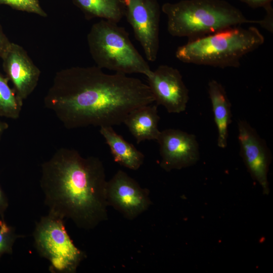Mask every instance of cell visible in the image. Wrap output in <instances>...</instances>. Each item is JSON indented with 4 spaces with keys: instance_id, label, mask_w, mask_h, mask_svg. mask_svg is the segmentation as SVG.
I'll list each match as a JSON object with an SVG mask.
<instances>
[{
    "instance_id": "cell-17",
    "label": "cell",
    "mask_w": 273,
    "mask_h": 273,
    "mask_svg": "<svg viewBox=\"0 0 273 273\" xmlns=\"http://www.w3.org/2000/svg\"><path fill=\"white\" fill-rule=\"evenodd\" d=\"M8 80L0 72V116L16 119L20 116L23 103L10 87Z\"/></svg>"
},
{
    "instance_id": "cell-16",
    "label": "cell",
    "mask_w": 273,
    "mask_h": 273,
    "mask_svg": "<svg viewBox=\"0 0 273 273\" xmlns=\"http://www.w3.org/2000/svg\"><path fill=\"white\" fill-rule=\"evenodd\" d=\"M87 20L95 18L118 23L124 16L122 0H73Z\"/></svg>"
},
{
    "instance_id": "cell-5",
    "label": "cell",
    "mask_w": 273,
    "mask_h": 273,
    "mask_svg": "<svg viewBox=\"0 0 273 273\" xmlns=\"http://www.w3.org/2000/svg\"><path fill=\"white\" fill-rule=\"evenodd\" d=\"M90 55L101 69L124 74L151 73L149 64L131 43L125 29L102 19L94 24L87 36Z\"/></svg>"
},
{
    "instance_id": "cell-10",
    "label": "cell",
    "mask_w": 273,
    "mask_h": 273,
    "mask_svg": "<svg viewBox=\"0 0 273 273\" xmlns=\"http://www.w3.org/2000/svg\"><path fill=\"white\" fill-rule=\"evenodd\" d=\"M156 141L161 158L160 166L166 171L190 167L199 159V144L193 134L168 128L161 131Z\"/></svg>"
},
{
    "instance_id": "cell-20",
    "label": "cell",
    "mask_w": 273,
    "mask_h": 273,
    "mask_svg": "<svg viewBox=\"0 0 273 273\" xmlns=\"http://www.w3.org/2000/svg\"><path fill=\"white\" fill-rule=\"evenodd\" d=\"M266 12V15L264 18L259 20L258 24L262 28L272 32L273 31V9L271 5L264 9Z\"/></svg>"
},
{
    "instance_id": "cell-11",
    "label": "cell",
    "mask_w": 273,
    "mask_h": 273,
    "mask_svg": "<svg viewBox=\"0 0 273 273\" xmlns=\"http://www.w3.org/2000/svg\"><path fill=\"white\" fill-rule=\"evenodd\" d=\"M107 197L108 205L129 219L147 210L151 203L148 191L121 170L107 181Z\"/></svg>"
},
{
    "instance_id": "cell-23",
    "label": "cell",
    "mask_w": 273,
    "mask_h": 273,
    "mask_svg": "<svg viewBox=\"0 0 273 273\" xmlns=\"http://www.w3.org/2000/svg\"><path fill=\"white\" fill-rule=\"evenodd\" d=\"M9 206L8 199L0 185V216L4 218V213Z\"/></svg>"
},
{
    "instance_id": "cell-9",
    "label": "cell",
    "mask_w": 273,
    "mask_h": 273,
    "mask_svg": "<svg viewBox=\"0 0 273 273\" xmlns=\"http://www.w3.org/2000/svg\"><path fill=\"white\" fill-rule=\"evenodd\" d=\"M147 77L157 106H163L170 113L185 111L189 100V90L177 69L161 65Z\"/></svg>"
},
{
    "instance_id": "cell-1",
    "label": "cell",
    "mask_w": 273,
    "mask_h": 273,
    "mask_svg": "<svg viewBox=\"0 0 273 273\" xmlns=\"http://www.w3.org/2000/svg\"><path fill=\"white\" fill-rule=\"evenodd\" d=\"M154 102L140 79L107 74L97 66L58 71L43 101L67 129L120 125L130 112Z\"/></svg>"
},
{
    "instance_id": "cell-22",
    "label": "cell",
    "mask_w": 273,
    "mask_h": 273,
    "mask_svg": "<svg viewBox=\"0 0 273 273\" xmlns=\"http://www.w3.org/2000/svg\"><path fill=\"white\" fill-rule=\"evenodd\" d=\"M11 43V42L10 41L0 25V58H2L7 51Z\"/></svg>"
},
{
    "instance_id": "cell-12",
    "label": "cell",
    "mask_w": 273,
    "mask_h": 273,
    "mask_svg": "<svg viewBox=\"0 0 273 273\" xmlns=\"http://www.w3.org/2000/svg\"><path fill=\"white\" fill-rule=\"evenodd\" d=\"M2 59L7 77L12 82L18 99L23 103L38 84L40 75L39 69L24 49L13 42H11Z\"/></svg>"
},
{
    "instance_id": "cell-4",
    "label": "cell",
    "mask_w": 273,
    "mask_h": 273,
    "mask_svg": "<svg viewBox=\"0 0 273 273\" xmlns=\"http://www.w3.org/2000/svg\"><path fill=\"white\" fill-rule=\"evenodd\" d=\"M167 17V30L175 37H200L224 28L244 24H258L223 0H182L166 3L161 8Z\"/></svg>"
},
{
    "instance_id": "cell-2",
    "label": "cell",
    "mask_w": 273,
    "mask_h": 273,
    "mask_svg": "<svg viewBox=\"0 0 273 273\" xmlns=\"http://www.w3.org/2000/svg\"><path fill=\"white\" fill-rule=\"evenodd\" d=\"M107 185L100 159L75 149L61 148L41 165L40 186L49 213L82 229L107 219Z\"/></svg>"
},
{
    "instance_id": "cell-8",
    "label": "cell",
    "mask_w": 273,
    "mask_h": 273,
    "mask_svg": "<svg viewBox=\"0 0 273 273\" xmlns=\"http://www.w3.org/2000/svg\"><path fill=\"white\" fill-rule=\"evenodd\" d=\"M240 154L252 178L262 188L264 194L269 192L267 174L271 153L266 142L246 121L238 122Z\"/></svg>"
},
{
    "instance_id": "cell-18",
    "label": "cell",
    "mask_w": 273,
    "mask_h": 273,
    "mask_svg": "<svg viewBox=\"0 0 273 273\" xmlns=\"http://www.w3.org/2000/svg\"><path fill=\"white\" fill-rule=\"evenodd\" d=\"M22 235L16 234L14 228L9 225L4 218L0 219V259L4 254H12L13 246L17 239Z\"/></svg>"
},
{
    "instance_id": "cell-3",
    "label": "cell",
    "mask_w": 273,
    "mask_h": 273,
    "mask_svg": "<svg viewBox=\"0 0 273 273\" xmlns=\"http://www.w3.org/2000/svg\"><path fill=\"white\" fill-rule=\"evenodd\" d=\"M255 27L232 26L195 39L177 48L175 56L189 64L224 68H237L242 58L263 44Z\"/></svg>"
},
{
    "instance_id": "cell-24",
    "label": "cell",
    "mask_w": 273,
    "mask_h": 273,
    "mask_svg": "<svg viewBox=\"0 0 273 273\" xmlns=\"http://www.w3.org/2000/svg\"><path fill=\"white\" fill-rule=\"evenodd\" d=\"M9 125L7 122L0 121V140L4 132L8 128Z\"/></svg>"
},
{
    "instance_id": "cell-15",
    "label": "cell",
    "mask_w": 273,
    "mask_h": 273,
    "mask_svg": "<svg viewBox=\"0 0 273 273\" xmlns=\"http://www.w3.org/2000/svg\"><path fill=\"white\" fill-rule=\"evenodd\" d=\"M100 132L109 146L115 162L134 170L142 166L144 155L117 133L112 126L101 127Z\"/></svg>"
},
{
    "instance_id": "cell-14",
    "label": "cell",
    "mask_w": 273,
    "mask_h": 273,
    "mask_svg": "<svg viewBox=\"0 0 273 273\" xmlns=\"http://www.w3.org/2000/svg\"><path fill=\"white\" fill-rule=\"evenodd\" d=\"M208 92L217 129V146L224 149L228 145V129L232 121L231 104L224 86L217 80L209 81Z\"/></svg>"
},
{
    "instance_id": "cell-21",
    "label": "cell",
    "mask_w": 273,
    "mask_h": 273,
    "mask_svg": "<svg viewBox=\"0 0 273 273\" xmlns=\"http://www.w3.org/2000/svg\"><path fill=\"white\" fill-rule=\"evenodd\" d=\"M252 8H263L271 6L272 0H240Z\"/></svg>"
},
{
    "instance_id": "cell-7",
    "label": "cell",
    "mask_w": 273,
    "mask_h": 273,
    "mask_svg": "<svg viewBox=\"0 0 273 273\" xmlns=\"http://www.w3.org/2000/svg\"><path fill=\"white\" fill-rule=\"evenodd\" d=\"M124 16L147 59L155 61L159 48L160 8L157 0H122Z\"/></svg>"
},
{
    "instance_id": "cell-19",
    "label": "cell",
    "mask_w": 273,
    "mask_h": 273,
    "mask_svg": "<svg viewBox=\"0 0 273 273\" xmlns=\"http://www.w3.org/2000/svg\"><path fill=\"white\" fill-rule=\"evenodd\" d=\"M5 5L14 9L34 13L43 17L47 16L38 0H0V5Z\"/></svg>"
},
{
    "instance_id": "cell-6",
    "label": "cell",
    "mask_w": 273,
    "mask_h": 273,
    "mask_svg": "<svg viewBox=\"0 0 273 273\" xmlns=\"http://www.w3.org/2000/svg\"><path fill=\"white\" fill-rule=\"evenodd\" d=\"M64 219L49 213L36 223L33 232L34 247L49 260L54 273H73L85 257L73 243L66 230Z\"/></svg>"
},
{
    "instance_id": "cell-13",
    "label": "cell",
    "mask_w": 273,
    "mask_h": 273,
    "mask_svg": "<svg viewBox=\"0 0 273 273\" xmlns=\"http://www.w3.org/2000/svg\"><path fill=\"white\" fill-rule=\"evenodd\" d=\"M159 120L157 105L151 104L130 112L123 123L139 144L146 140H158L161 132L158 129Z\"/></svg>"
}]
</instances>
